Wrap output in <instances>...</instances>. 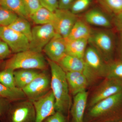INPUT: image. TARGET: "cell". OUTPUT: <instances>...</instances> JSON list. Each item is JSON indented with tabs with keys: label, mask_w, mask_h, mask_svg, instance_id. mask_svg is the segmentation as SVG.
Wrapping results in <instances>:
<instances>
[{
	"label": "cell",
	"mask_w": 122,
	"mask_h": 122,
	"mask_svg": "<svg viewBox=\"0 0 122 122\" xmlns=\"http://www.w3.org/2000/svg\"><path fill=\"white\" fill-rule=\"evenodd\" d=\"M47 62L51 71V87L55 98L56 112L65 115L71 106L66 72L57 62L49 59H47Z\"/></svg>",
	"instance_id": "6da1fadb"
},
{
	"label": "cell",
	"mask_w": 122,
	"mask_h": 122,
	"mask_svg": "<svg viewBox=\"0 0 122 122\" xmlns=\"http://www.w3.org/2000/svg\"><path fill=\"white\" fill-rule=\"evenodd\" d=\"M47 62L41 52L30 50L16 53L5 61L4 69L45 70Z\"/></svg>",
	"instance_id": "7a4b0ae2"
},
{
	"label": "cell",
	"mask_w": 122,
	"mask_h": 122,
	"mask_svg": "<svg viewBox=\"0 0 122 122\" xmlns=\"http://www.w3.org/2000/svg\"><path fill=\"white\" fill-rule=\"evenodd\" d=\"M89 44L100 53L107 63L113 61L115 49L116 38L112 30L109 29L92 30L89 39Z\"/></svg>",
	"instance_id": "3957f363"
},
{
	"label": "cell",
	"mask_w": 122,
	"mask_h": 122,
	"mask_svg": "<svg viewBox=\"0 0 122 122\" xmlns=\"http://www.w3.org/2000/svg\"><path fill=\"white\" fill-rule=\"evenodd\" d=\"M89 44L83 59L85 65L84 74L90 83L98 78H105L107 63L100 53L94 46Z\"/></svg>",
	"instance_id": "277c9868"
},
{
	"label": "cell",
	"mask_w": 122,
	"mask_h": 122,
	"mask_svg": "<svg viewBox=\"0 0 122 122\" xmlns=\"http://www.w3.org/2000/svg\"><path fill=\"white\" fill-rule=\"evenodd\" d=\"M36 113L32 101L26 99L11 102L0 122H35Z\"/></svg>",
	"instance_id": "5b68a950"
},
{
	"label": "cell",
	"mask_w": 122,
	"mask_h": 122,
	"mask_svg": "<svg viewBox=\"0 0 122 122\" xmlns=\"http://www.w3.org/2000/svg\"><path fill=\"white\" fill-rule=\"evenodd\" d=\"M122 107V92L101 100L90 107L88 113L93 119L115 113Z\"/></svg>",
	"instance_id": "8992f818"
},
{
	"label": "cell",
	"mask_w": 122,
	"mask_h": 122,
	"mask_svg": "<svg viewBox=\"0 0 122 122\" xmlns=\"http://www.w3.org/2000/svg\"><path fill=\"white\" fill-rule=\"evenodd\" d=\"M50 76L45 72H40L28 86L22 89L27 99L34 101L42 97L51 90Z\"/></svg>",
	"instance_id": "52a82bcc"
},
{
	"label": "cell",
	"mask_w": 122,
	"mask_h": 122,
	"mask_svg": "<svg viewBox=\"0 0 122 122\" xmlns=\"http://www.w3.org/2000/svg\"><path fill=\"white\" fill-rule=\"evenodd\" d=\"M57 34L52 24L36 25L32 28L30 50L41 52L48 42Z\"/></svg>",
	"instance_id": "ba28073f"
},
{
	"label": "cell",
	"mask_w": 122,
	"mask_h": 122,
	"mask_svg": "<svg viewBox=\"0 0 122 122\" xmlns=\"http://www.w3.org/2000/svg\"><path fill=\"white\" fill-rule=\"evenodd\" d=\"M0 38L14 53L30 50V41L25 35L8 27H3Z\"/></svg>",
	"instance_id": "9c48e42d"
},
{
	"label": "cell",
	"mask_w": 122,
	"mask_h": 122,
	"mask_svg": "<svg viewBox=\"0 0 122 122\" xmlns=\"http://www.w3.org/2000/svg\"><path fill=\"white\" fill-rule=\"evenodd\" d=\"M54 12L55 20L52 24L56 33L63 38H66L78 20L77 16L69 10L58 9Z\"/></svg>",
	"instance_id": "30bf717a"
},
{
	"label": "cell",
	"mask_w": 122,
	"mask_h": 122,
	"mask_svg": "<svg viewBox=\"0 0 122 122\" xmlns=\"http://www.w3.org/2000/svg\"><path fill=\"white\" fill-rule=\"evenodd\" d=\"M32 102L36 113L35 122H42L56 112L55 98L51 90L42 97Z\"/></svg>",
	"instance_id": "8fae6325"
},
{
	"label": "cell",
	"mask_w": 122,
	"mask_h": 122,
	"mask_svg": "<svg viewBox=\"0 0 122 122\" xmlns=\"http://www.w3.org/2000/svg\"><path fill=\"white\" fill-rule=\"evenodd\" d=\"M95 90L91 98L90 107L101 100L122 92V86L115 80L106 78Z\"/></svg>",
	"instance_id": "7c38bea8"
},
{
	"label": "cell",
	"mask_w": 122,
	"mask_h": 122,
	"mask_svg": "<svg viewBox=\"0 0 122 122\" xmlns=\"http://www.w3.org/2000/svg\"><path fill=\"white\" fill-rule=\"evenodd\" d=\"M42 51L48 57V59L58 63L66 55L65 39L56 34Z\"/></svg>",
	"instance_id": "4fadbf2b"
},
{
	"label": "cell",
	"mask_w": 122,
	"mask_h": 122,
	"mask_svg": "<svg viewBox=\"0 0 122 122\" xmlns=\"http://www.w3.org/2000/svg\"><path fill=\"white\" fill-rule=\"evenodd\" d=\"M88 96V93L86 91L74 95L73 103L71 107V122H83Z\"/></svg>",
	"instance_id": "5bb4252c"
},
{
	"label": "cell",
	"mask_w": 122,
	"mask_h": 122,
	"mask_svg": "<svg viewBox=\"0 0 122 122\" xmlns=\"http://www.w3.org/2000/svg\"><path fill=\"white\" fill-rule=\"evenodd\" d=\"M66 73L70 92L74 96L86 91L89 83L84 74L76 72H67Z\"/></svg>",
	"instance_id": "9a60e30c"
},
{
	"label": "cell",
	"mask_w": 122,
	"mask_h": 122,
	"mask_svg": "<svg viewBox=\"0 0 122 122\" xmlns=\"http://www.w3.org/2000/svg\"><path fill=\"white\" fill-rule=\"evenodd\" d=\"M84 20L89 25L110 29L113 26V21L107 14L97 9L91 10L85 14Z\"/></svg>",
	"instance_id": "2e32d148"
},
{
	"label": "cell",
	"mask_w": 122,
	"mask_h": 122,
	"mask_svg": "<svg viewBox=\"0 0 122 122\" xmlns=\"http://www.w3.org/2000/svg\"><path fill=\"white\" fill-rule=\"evenodd\" d=\"M57 63L65 72H79L85 74V65L83 58L66 54Z\"/></svg>",
	"instance_id": "e0dca14e"
},
{
	"label": "cell",
	"mask_w": 122,
	"mask_h": 122,
	"mask_svg": "<svg viewBox=\"0 0 122 122\" xmlns=\"http://www.w3.org/2000/svg\"><path fill=\"white\" fill-rule=\"evenodd\" d=\"M65 39L66 54L83 58L89 44V39L69 40Z\"/></svg>",
	"instance_id": "ac0fdd59"
},
{
	"label": "cell",
	"mask_w": 122,
	"mask_h": 122,
	"mask_svg": "<svg viewBox=\"0 0 122 122\" xmlns=\"http://www.w3.org/2000/svg\"><path fill=\"white\" fill-rule=\"evenodd\" d=\"M92 29L84 20L78 19L66 39L69 40L89 39Z\"/></svg>",
	"instance_id": "d6986e66"
},
{
	"label": "cell",
	"mask_w": 122,
	"mask_h": 122,
	"mask_svg": "<svg viewBox=\"0 0 122 122\" xmlns=\"http://www.w3.org/2000/svg\"><path fill=\"white\" fill-rule=\"evenodd\" d=\"M34 69H19L14 70L16 87L22 90L29 84L40 72Z\"/></svg>",
	"instance_id": "ffe728a7"
},
{
	"label": "cell",
	"mask_w": 122,
	"mask_h": 122,
	"mask_svg": "<svg viewBox=\"0 0 122 122\" xmlns=\"http://www.w3.org/2000/svg\"><path fill=\"white\" fill-rule=\"evenodd\" d=\"M55 12L42 7L29 16V20L36 25L53 24L55 20Z\"/></svg>",
	"instance_id": "44dd1931"
},
{
	"label": "cell",
	"mask_w": 122,
	"mask_h": 122,
	"mask_svg": "<svg viewBox=\"0 0 122 122\" xmlns=\"http://www.w3.org/2000/svg\"><path fill=\"white\" fill-rule=\"evenodd\" d=\"M0 96L11 102L26 99L22 90L17 87L12 88L0 83Z\"/></svg>",
	"instance_id": "7402d4cb"
},
{
	"label": "cell",
	"mask_w": 122,
	"mask_h": 122,
	"mask_svg": "<svg viewBox=\"0 0 122 122\" xmlns=\"http://www.w3.org/2000/svg\"><path fill=\"white\" fill-rule=\"evenodd\" d=\"M1 5L21 17L29 20L23 0H1Z\"/></svg>",
	"instance_id": "603a6c76"
},
{
	"label": "cell",
	"mask_w": 122,
	"mask_h": 122,
	"mask_svg": "<svg viewBox=\"0 0 122 122\" xmlns=\"http://www.w3.org/2000/svg\"><path fill=\"white\" fill-rule=\"evenodd\" d=\"M105 78L115 80L122 86V61L113 60L107 63Z\"/></svg>",
	"instance_id": "cb8c5ba5"
},
{
	"label": "cell",
	"mask_w": 122,
	"mask_h": 122,
	"mask_svg": "<svg viewBox=\"0 0 122 122\" xmlns=\"http://www.w3.org/2000/svg\"><path fill=\"white\" fill-rule=\"evenodd\" d=\"M8 27L25 35L30 42L32 37V28L28 19L19 16Z\"/></svg>",
	"instance_id": "d4e9b609"
},
{
	"label": "cell",
	"mask_w": 122,
	"mask_h": 122,
	"mask_svg": "<svg viewBox=\"0 0 122 122\" xmlns=\"http://www.w3.org/2000/svg\"><path fill=\"white\" fill-rule=\"evenodd\" d=\"M18 17L13 12L0 5V26L8 27Z\"/></svg>",
	"instance_id": "484cf974"
},
{
	"label": "cell",
	"mask_w": 122,
	"mask_h": 122,
	"mask_svg": "<svg viewBox=\"0 0 122 122\" xmlns=\"http://www.w3.org/2000/svg\"><path fill=\"white\" fill-rule=\"evenodd\" d=\"M14 71L12 69L6 68L0 71V83L10 88L16 87L15 86Z\"/></svg>",
	"instance_id": "4316f807"
},
{
	"label": "cell",
	"mask_w": 122,
	"mask_h": 122,
	"mask_svg": "<svg viewBox=\"0 0 122 122\" xmlns=\"http://www.w3.org/2000/svg\"><path fill=\"white\" fill-rule=\"evenodd\" d=\"M109 12L114 15L122 12V0H99Z\"/></svg>",
	"instance_id": "83f0119b"
},
{
	"label": "cell",
	"mask_w": 122,
	"mask_h": 122,
	"mask_svg": "<svg viewBox=\"0 0 122 122\" xmlns=\"http://www.w3.org/2000/svg\"><path fill=\"white\" fill-rule=\"evenodd\" d=\"M91 2L92 0H75L70 10L72 13L76 15L87 9Z\"/></svg>",
	"instance_id": "f1b7e54d"
},
{
	"label": "cell",
	"mask_w": 122,
	"mask_h": 122,
	"mask_svg": "<svg viewBox=\"0 0 122 122\" xmlns=\"http://www.w3.org/2000/svg\"><path fill=\"white\" fill-rule=\"evenodd\" d=\"M25 7L30 15L42 7L39 0H23Z\"/></svg>",
	"instance_id": "f546056e"
},
{
	"label": "cell",
	"mask_w": 122,
	"mask_h": 122,
	"mask_svg": "<svg viewBox=\"0 0 122 122\" xmlns=\"http://www.w3.org/2000/svg\"><path fill=\"white\" fill-rule=\"evenodd\" d=\"M12 52L7 44L0 38V61L8 57Z\"/></svg>",
	"instance_id": "4dcf8cb0"
},
{
	"label": "cell",
	"mask_w": 122,
	"mask_h": 122,
	"mask_svg": "<svg viewBox=\"0 0 122 122\" xmlns=\"http://www.w3.org/2000/svg\"><path fill=\"white\" fill-rule=\"evenodd\" d=\"M42 7L51 12H55L58 9V0H39Z\"/></svg>",
	"instance_id": "1f68e13d"
},
{
	"label": "cell",
	"mask_w": 122,
	"mask_h": 122,
	"mask_svg": "<svg viewBox=\"0 0 122 122\" xmlns=\"http://www.w3.org/2000/svg\"><path fill=\"white\" fill-rule=\"evenodd\" d=\"M42 122H67L65 115L58 112H56L52 115L46 118Z\"/></svg>",
	"instance_id": "d6a6232c"
},
{
	"label": "cell",
	"mask_w": 122,
	"mask_h": 122,
	"mask_svg": "<svg viewBox=\"0 0 122 122\" xmlns=\"http://www.w3.org/2000/svg\"><path fill=\"white\" fill-rule=\"evenodd\" d=\"M11 103L9 100L0 96V121L4 117Z\"/></svg>",
	"instance_id": "836d02e7"
},
{
	"label": "cell",
	"mask_w": 122,
	"mask_h": 122,
	"mask_svg": "<svg viewBox=\"0 0 122 122\" xmlns=\"http://www.w3.org/2000/svg\"><path fill=\"white\" fill-rule=\"evenodd\" d=\"M113 24L119 33H122V12L115 15Z\"/></svg>",
	"instance_id": "e575fe53"
},
{
	"label": "cell",
	"mask_w": 122,
	"mask_h": 122,
	"mask_svg": "<svg viewBox=\"0 0 122 122\" xmlns=\"http://www.w3.org/2000/svg\"><path fill=\"white\" fill-rule=\"evenodd\" d=\"M75 0H58V9L69 10Z\"/></svg>",
	"instance_id": "d590c367"
},
{
	"label": "cell",
	"mask_w": 122,
	"mask_h": 122,
	"mask_svg": "<svg viewBox=\"0 0 122 122\" xmlns=\"http://www.w3.org/2000/svg\"><path fill=\"white\" fill-rule=\"evenodd\" d=\"M119 60L122 61V33H120L118 48Z\"/></svg>",
	"instance_id": "8d00e7d4"
},
{
	"label": "cell",
	"mask_w": 122,
	"mask_h": 122,
	"mask_svg": "<svg viewBox=\"0 0 122 122\" xmlns=\"http://www.w3.org/2000/svg\"><path fill=\"white\" fill-rule=\"evenodd\" d=\"M2 28H3V27L0 26V35L1 33V30H2Z\"/></svg>",
	"instance_id": "74e56055"
},
{
	"label": "cell",
	"mask_w": 122,
	"mask_h": 122,
	"mask_svg": "<svg viewBox=\"0 0 122 122\" xmlns=\"http://www.w3.org/2000/svg\"><path fill=\"white\" fill-rule=\"evenodd\" d=\"M122 122V120H120V121H115V122Z\"/></svg>",
	"instance_id": "f35d334b"
},
{
	"label": "cell",
	"mask_w": 122,
	"mask_h": 122,
	"mask_svg": "<svg viewBox=\"0 0 122 122\" xmlns=\"http://www.w3.org/2000/svg\"><path fill=\"white\" fill-rule=\"evenodd\" d=\"M1 61H0V65L1 63Z\"/></svg>",
	"instance_id": "ab89813d"
},
{
	"label": "cell",
	"mask_w": 122,
	"mask_h": 122,
	"mask_svg": "<svg viewBox=\"0 0 122 122\" xmlns=\"http://www.w3.org/2000/svg\"><path fill=\"white\" fill-rule=\"evenodd\" d=\"M1 5V0H0V5Z\"/></svg>",
	"instance_id": "60d3db41"
}]
</instances>
